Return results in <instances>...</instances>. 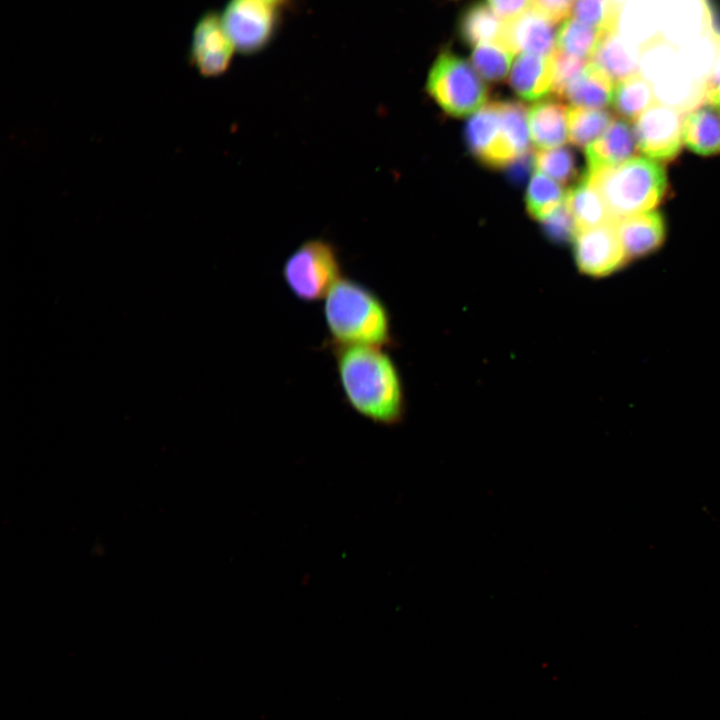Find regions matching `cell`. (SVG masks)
Instances as JSON below:
<instances>
[{"label": "cell", "instance_id": "2", "mask_svg": "<svg viewBox=\"0 0 720 720\" xmlns=\"http://www.w3.org/2000/svg\"><path fill=\"white\" fill-rule=\"evenodd\" d=\"M329 345L383 347L393 343L391 316L381 297L368 286L341 277L323 304Z\"/></svg>", "mask_w": 720, "mask_h": 720}, {"label": "cell", "instance_id": "9", "mask_svg": "<svg viewBox=\"0 0 720 720\" xmlns=\"http://www.w3.org/2000/svg\"><path fill=\"white\" fill-rule=\"evenodd\" d=\"M465 140L472 155L489 168H506L518 157L502 130L499 101L487 103L472 115Z\"/></svg>", "mask_w": 720, "mask_h": 720}, {"label": "cell", "instance_id": "15", "mask_svg": "<svg viewBox=\"0 0 720 720\" xmlns=\"http://www.w3.org/2000/svg\"><path fill=\"white\" fill-rule=\"evenodd\" d=\"M640 57V48L617 29L604 35L590 61L619 82L639 73Z\"/></svg>", "mask_w": 720, "mask_h": 720}, {"label": "cell", "instance_id": "6", "mask_svg": "<svg viewBox=\"0 0 720 720\" xmlns=\"http://www.w3.org/2000/svg\"><path fill=\"white\" fill-rule=\"evenodd\" d=\"M278 6L265 0H229L221 14L236 51L253 55L267 48L279 26Z\"/></svg>", "mask_w": 720, "mask_h": 720}, {"label": "cell", "instance_id": "19", "mask_svg": "<svg viewBox=\"0 0 720 720\" xmlns=\"http://www.w3.org/2000/svg\"><path fill=\"white\" fill-rule=\"evenodd\" d=\"M564 203L578 232L612 222L600 193L585 175L566 192Z\"/></svg>", "mask_w": 720, "mask_h": 720}, {"label": "cell", "instance_id": "36", "mask_svg": "<svg viewBox=\"0 0 720 720\" xmlns=\"http://www.w3.org/2000/svg\"><path fill=\"white\" fill-rule=\"evenodd\" d=\"M611 1L614 2V3H616V4H618V5L623 6L624 2L627 1V0H611Z\"/></svg>", "mask_w": 720, "mask_h": 720}, {"label": "cell", "instance_id": "27", "mask_svg": "<svg viewBox=\"0 0 720 720\" xmlns=\"http://www.w3.org/2000/svg\"><path fill=\"white\" fill-rule=\"evenodd\" d=\"M621 7L611 0H574L571 14L584 24L610 32L618 29Z\"/></svg>", "mask_w": 720, "mask_h": 720}, {"label": "cell", "instance_id": "28", "mask_svg": "<svg viewBox=\"0 0 720 720\" xmlns=\"http://www.w3.org/2000/svg\"><path fill=\"white\" fill-rule=\"evenodd\" d=\"M535 167L561 184H567L577 176L574 153L563 147L539 150L534 153Z\"/></svg>", "mask_w": 720, "mask_h": 720}, {"label": "cell", "instance_id": "1", "mask_svg": "<svg viewBox=\"0 0 720 720\" xmlns=\"http://www.w3.org/2000/svg\"><path fill=\"white\" fill-rule=\"evenodd\" d=\"M346 403L371 422L394 426L405 417L400 371L383 347L329 345Z\"/></svg>", "mask_w": 720, "mask_h": 720}, {"label": "cell", "instance_id": "5", "mask_svg": "<svg viewBox=\"0 0 720 720\" xmlns=\"http://www.w3.org/2000/svg\"><path fill=\"white\" fill-rule=\"evenodd\" d=\"M342 277L336 248L323 239H309L285 260L282 278L290 292L306 303L324 300Z\"/></svg>", "mask_w": 720, "mask_h": 720}, {"label": "cell", "instance_id": "10", "mask_svg": "<svg viewBox=\"0 0 720 720\" xmlns=\"http://www.w3.org/2000/svg\"><path fill=\"white\" fill-rule=\"evenodd\" d=\"M236 51L221 20V14L206 12L197 22L190 48L191 63L206 77L222 75Z\"/></svg>", "mask_w": 720, "mask_h": 720}, {"label": "cell", "instance_id": "31", "mask_svg": "<svg viewBox=\"0 0 720 720\" xmlns=\"http://www.w3.org/2000/svg\"><path fill=\"white\" fill-rule=\"evenodd\" d=\"M573 3L574 0H532L531 7L556 24L567 19Z\"/></svg>", "mask_w": 720, "mask_h": 720}, {"label": "cell", "instance_id": "22", "mask_svg": "<svg viewBox=\"0 0 720 720\" xmlns=\"http://www.w3.org/2000/svg\"><path fill=\"white\" fill-rule=\"evenodd\" d=\"M608 33L574 18L565 19L556 33V50L591 60L604 35Z\"/></svg>", "mask_w": 720, "mask_h": 720}, {"label": "cell", "instance_id": "32", "mask_svg": "<svg viewBox=\"0 0 720 720\" xmlns=\"http://www.w3.org/2000/svg\"><path fill=\"white\" fill-rule=\"evenodd\" d=\"M532 0H487L494 13L504 21L512 20L531 7Z\"/></svg>", "mask_w": 720, "mask_h": 720}, {"label": "cell", "instance_id": "23", "mask_svg": "<svg viewBox=\"0 0 720 720\" xmlns=\"http://www.w3.org/2000/svg\"><path fill=\"white\" fill-rule=\"evenodd\" d=\"M613 122L605 109L572 106L568 109V138L578 148H586L599 138Z\"/></svg>", "mask_w": 720, "mask_h": 720}, {"label": "cell", "instance_id": "24", "mask_svg": "<svg viewBox=\"0 0 720 720\" xmlns=\"http://www.w3.org/2000/svg\"><path fill=\"white\" fill-rule=\"evenodd\" d=\"M566 193L558 182L538 171L532 175L526 192L528 214L542 221L565 201Z\"/></svg>", "mask_w": 720, "mask_h": 720}, {"label": "cell", "instance_id": "26", "mask_svg": "<svg viewBox=\"0 0 720 720\" xmlns=\"http://www.w3.org/2000/svg\"><path fill=\"white\" fill-rule=\"evenodd\" d=\"M499 110L502 130L516 155L519 157L530 151L528 110L525 105L511 100L499 101Z\"/></svg>", "mask_w": 720, "mask_h": 720}, {"label": "cell", "instance_id": "25", "mask_svg": "<svg viewBox=\"0 0 720 720\" xmlns=\"http://www.w3.org/2000/svg\"><path fill=\"white\" fill-rule=\"evenodd\" d=\"M515 53L499 43H484L474 47L472 65L482 78L490 82L503 81L510 70Z\"/></svg>", "mask_w": 720, "mask_h": 720}, {"label": "cell", "instance_id": "20", "mask_svg": "<svg viewBox=\"0 0 720 720\" xmlns=\"http://www.w3.org/2000/svg\"><path fill=\"white\" fill-rule=\"evenodd\" d=\"M504 28L505 21L498 17L488 4L480 2L465 10L459 23L461 38L473 47L484 43L504 45Z\"/></svg>", "mask_w": 720, "mask_h": 720}, {"label": "cell", "instance_id": "13", "mask_svg": "<svg viewBox=\"0 0 720 720\" xmlns=\"http://www.w3.org/2000/svg\"><path fill=\"white\" fill-rule=\"evenodd\" d=\"M637 149L634 130L625 119L613 120L608 129L585 148L587 171L619 165Z\"/></svg>", "mask_w": 720, "mask_h": 720}, {"label": "cell", "instance_id": "33", "mask_svg": "<svg viewBox=\"0 0 720 720\" xmlns=\"http://www.w3.org/2000/svg\"><path fill=\"white\" fill-rule=\"evenodd\" d=\"M535 167L534 154L528 151L513 160L506 168L507 175L514 183H522Z\"/></svg>", "mask_w": 720, "mask_h": 720}, {"label": "cell", "instance_id": "14", "mask_svg": "<svg viewBox=\"0 0 720 720\" xmlns=\"http://www.w3.org/2000/svg\"><path fill=\"white\" fill-rule=\"evenodd\" d=\"M553 78L554 54L520 53L511 68L509 83L518 96L533 101L552 92Z\"/></svg>", "mask_w": 720, "mask_h": 720}, {"label": "cell", "instance_id": "16", "mask_svg": "<svg viewBox=\"0 0 720 720\" xmlns=\"http://www.w3.org/2000/svg\"><path fill=\"white\" fill-rule=\"evenodd\" d=\"M529 131L541 150L562 146L568 136V110L556 100L535 103L529 110Z\"/></svg>", "mask_w": 720, "mask_h": 720}, {"label": "cell", "instance_id": "21", "mask_svg": "<svg viewBox=\"0 0 720 720\" xmlns=\"http://www.w3.org/2000/svg\"><path fill=\"white\" fill-rule=\"evenodd\" d=\"M656 102L650 82L640 72L615 85L612 104L625 120H635Z\"/></svg>", "mask_w": 720, "mask_h": 720}, {"label": "cell", "instance_id": "34", "mask_svg": "<svg viewBox=\"0 0 720 720\" xmlns=\"http://www.w3.org/2000/svg\"><path fill=\"white\" fill-rule=\"evenodd\" d=\"M720 95V47L705 85V94Z\"/></svg>", "mask_w": 720, "mask_h": 720}, {"label": "cell", "instance_id": "3", "mask_svg": "<svg viewBox=\"0 0 720 720\" xmlns=\"http://www.w3.org/2000/svg\"><path fill=\"white\" fill-rule=\"evenodd\" d=\"M584 175L600 193L612 222L651 211L662 202L668 189L664 166L648 157H632Z\"/></svg>", "mask_w": 720, "mask_h": 720}, {"label": "cell", "instance_id": "18", "mask_svg": "<svg viewBox=\"0 0 720 720\" xmlns=\"http://www.w3.org/2000/svg\"><path fill=\"white\" fill-rule=\"evenodd\" d=\"M682 139L683 143L697 154H720V113L707 105H701L686 113L683 118Z\"/></svg>", "mask_w": 720, "mask_h": 720}, {"label": "cell", "instance_id": "12", "mask_svg": "<svg viewBox=\"0 0 720 720\" xmlns=\"http://www.w3.org/2000/svg\"><path fill=\"white\" fill-rule=\"evenodd\" d=\"M630 261L658 250L665 240V221L658 211L635 214L614 222Z\"/></svg>", "mask_w": 720, "mask_h": 720}, {"label": "cell", "instance_id": "29", "mask_svg": "<svg viewBox=\"0 0 720 720\" xmlns=\"http://www.w3.org/2000/svg\"><path fill=\"white\" fill-rule=\"evenodd\" d=\"M541 222L546 237L558 244L573 241L578 233L574 219L565 203Z\"/></svg>", "mask_w": 720, "mask_h": 720}, {"label": "cell", "instance_id": "30", "mask_svg": "<svg viewBox=\"0 0 720 720\" xmlns=\"http://www.w3.org/2000/svg\"><path fill=\"white\" fill-rule=\"evenodd\" d=\"M589 61L556 50L552 92L561 98L570 82L586 67Z\"/></svg>", "mask_w": 720, "mask_h": 720}, {"label": "cell", "instance_id": "8", "mask_svg": "<svg viewBox=\"0 0 720 720\" xmlns=\"http://www.w3.org/2000/svg\"><path fill=\"white\" fill-rule=\"evenodd\" d=\"M573 241L577 268L587 276L607 277L630 262L614 222L579 231Z\"/></svg>", "mask_w": 720, "mask_h": 720}, {"label": "cell", "instance_id": "11", "mask_svg": "<svg viewBox=\"0 0 720 720\" xmlns=\"http://www.w3.org/2000/svg\"><path fill=\"white\" fill-rule=\"evenodd\" d=\"M554 23L530 7L518 17L505 21L503 44L515 54L551 56L556 51Z\"/></svg>", "mask_w": 720, "mask_h": 720}, {"label": "cell", "instance_id": "35", "mask_svg": "<svg viewBox=\"0 0 720 720\" xmlns=\"http://www.w3.org/2000/svg\"><path fill=\"white\" fill-rule=\"evenodd\" d=\"M265 1H267V2H269V3H271V4H274V5H276V6H279L280 4H282L283 2H285L286 0H265Z\"/></svg>", "mask_w": 720, "mask_h": 720}, {"label": "cell", "instance_id": "7", "mask_svg": "<svg viewBox=\"0 0 720 720\" xmlns=\"http://www.w3.org/2000/svg\"><path fill=\"white\" fill-rule=\"evenodd\" d=\"M684 114L656 102L635 119L637 149L646 157L662 162L674 160L682 148Z\"/></svg>", "mask_w": 720, "mask_h": 720}, {"label": "cell", "instance_id": "4", "mask_svg": "<svg viewBox=\"0 0 720 720\" xmlns=\"http://www.w3.org/2000/svg\"><path fill=\"white\" fill-rule=\"evenodd\" d=\"M426 90L447 114L464 117L484 106L488 87L475 68L462 57L443 51L435 59Z\"/></svg>", "mask_w": 720, "mask_h": 720}, {"label": "cell", "instance_id": "17", "mask_svg": "<svg viewBox=\"0 0 720 720\" xmlns=\"http://www.w3.org/2000/svg\"><path fill=\"white\" fill-rule=\"evenodd\" d=\"M612 78L592 61L570 82L561 98L574 106L603 109L612 103Z\"/></svg>", "mask_w": 720, "mask_h": 720}]
</instances>
